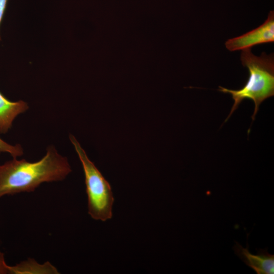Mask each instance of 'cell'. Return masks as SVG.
Masks as SVG:
<instances>
[{
	"mask_svg": "<svg viewBox=\"0 0 274 274\" xmlns=\"http://www.w3.org/2000/svg\"><path fill=\"white\" fill-rule=\"evenodd\" d=\"M28 108L25 101H11L0 92V134L7 133L17 116L24 113Z\"/></svg>",
	"mask_w": 274,
	"mask_h": 274,
	"instance_id": "8992f818",
	"label": "cell"
},
{
	"mask_svg": "<svg viewBox=\"0 0 274 274\" xmlns=\"http://www.w3.org/2000/svg\"><path fill=\"white\" fill-rule=\"evenodd\" d=\"M70 140L82 165L88 199V212L96 220L106 221L112 217L114 198L109 183L94 164L75 137L70 134Z\"/></svg>",
	"mask_w": 274,
	"mask_h": 274,
	"instance_id": "3957f363",
	"label": "cell"
},
{
	"mask_svg": "<svg viewBox=\"0 0 274 274\" xmlns=\"http://www.w3.org/2000/svg\"><path fill=\"white\" fill-rule=\"evenodd\" d=\"M11 274H58L60 272L55 266L49 261L39 263L36 260L28 258L15 264L8 265Z\"/></svg>",
	"mask_w": 274,
	"mask_h": 274,
	"instance_id": "52a82bcc",
	"label": "cell"
},
{
	"mask_svg": "<svg viewBox=\"0 0 274 274\" xmlns=\"http://www.w3.org/2000/svg\"><path fill=\"white\" fill-rule=\"evenodd\" d=\"M8 0H0V25L6 9ZM1 40L0 36V40Z\"/></svg>",
	"mask_w": 274,
	"mask_h": 274,
	"instance_id": "30bf717a",
	"label": "cell"
},
{
	"mask_svg": "<svg viewBox=\"0 0 274 274\" xmlns=\"http://www.w3.org/2000/svg\"><path fill=\"white\" fill-rule=\"evenodd\" d=\"M71 172L67 158L52 145L47 147L45 155L36 162L13 158L0 164V198L33 192L43 183L63 180Z\"/></svg>",
	"mask_w": 274,
	"mask_h": 274,
	"instance_id": "6da1fadb",
	"label": "cell"
},
{
	"mask_svg": "<svg viewBox=\"0 0 274 274\" xmlns=\"http://www.w3.org/2000/svg\"><path fill=\"white\" fill-rule=\"evenodd\" d=\"M233 249L235 254L257 274L274 273V255L268 253L267 249H260L257 254H253L250 252L248 244L244 248L235 242Z\"/></svg>",
	"mask_w": 274,
	"mask_h": 274,
	"instance_id": "5b68a950",
	"label": "cell"
},
{
	"mask_svg": "<svg viewBox=\"0 0 274 274\" xmlns=\"http://www.w3.org/2000/svg\"><path fill=\"white\" fill-rule=\"evenodd\" d=\"M274 42V13L270 11L265 22L255 28L240 36L228 39L225 43L230 51H235L259 44Z\"/></svg>",
	"mask_w": 274,
	"mask_h": 274,
	"instance_id": "277c9868",
	"label": "cell"
},
{
	"mask_svg": "<svg viewBox=\"0 0 274 274\" xmlns=\"http://www.w3.org/2000/svg\"><path fill=\"white\" fill-rule=\"evenodd\" d=\"M4 152L8 153L13 158H17L23 154V149L20 145H10L0 138V154Z\"/></svg>",
	"mask_w": 274,
	"mask_h": 274,
	"instance_id": "ba28073f",
	"label": "cell"
},
{
	"mask_svg": "<svg viewBox=\"0 0 274 274\" xmlns=\"http://www.w3.org/2000/svg\"><path fill=\"white\" fill-rule=\"evenodd\" d=\"M242 64L248 69L249 75L245 85L239 90H232L221 86L218 90L231 94L234 100L231 111L225 122L230 117L241 103L246 98L252 100L255 105L252 118L254 120L261 104L274 95V58L273 54L263 52L260 56L255 55L251 48L242 50Z\"/></svg>",
	"mask_w": 274,
	"mask_h": 274,
	"instance_id": "7a4b0ae2",
	"label": "cell"
},
{
	"mask_svg": "<svg viewBox=\"0 0 274 274\" xmlns=\"http://www.w3.org/2000/svg\"><path fill=\"white\" fill-rule=\"evenodd\" d=\"M8 265L6 263L4 253L0 250V274L9 273Z\"/></svg>",
	"mask_w": 274,
	"mask_h": 274,
	"instance_id": "9c48e42d",
	"label": "cell"
}]
</instances>
